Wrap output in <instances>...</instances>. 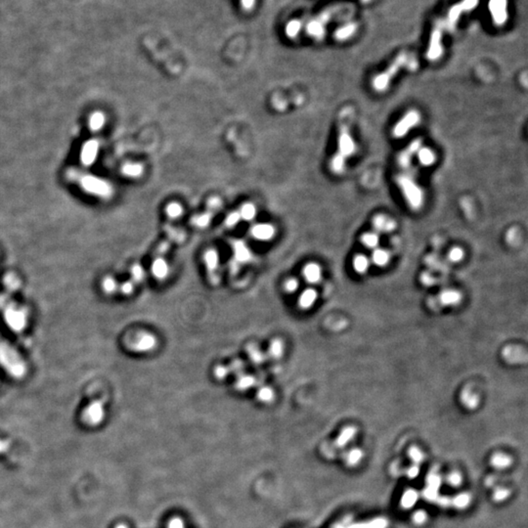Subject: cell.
I'll use <instances>...</instances> for the list:
<instances>
[{"label":"cell","instance_id":"obj_1","mask_svg":"<svg viewBox=\"0 0 528 528\" xmlns=\"http://www.w3.org/2000/svg\"><path fill=\"white\" fill-rule=\"evenodd\" d=\"M479 0H461L451 6L448 11L439 19L436 20L430 32L427 57L434 62L439 60L443 54V39L446 34L452 33L459 23L462 16L476 9Z\"/></svg>","mask_w":528,"mask_h":528},{"label":"cell","instance_id":"obj_2","mask_svg":"<svg viewBox=\"0 0 528 528\" xmlns=\"http://www.w3.org/2000/svg\"><path fill=\"white\" fill-rule=\"evenodd\" d=\"M351 11L350 6H335L313 17L292 20L286 25L285 33L289 39H294L301 34H305L310 39L321 40L325 38L327 28L332 19L341 15H350Z\"/></svg>","mask_w":528,"mask_h":528},{"label":"cell","instance_id":"obj_3","mask_svg":"<svg viewBox=\"0 0 528 528\" xmlns=\"http://www.w3.org/2000/svg\"><path fill=\"white\" fill-rule=\"evenodd\" d=\"M351 109H346L342 113L339 124L337 150L330 161V168L335 174H342L345 170L346 162L356 153V141L352 133Z\"/></svg>","mask_w":528,"mask_h":528},{"label":"cell","instance_id":"obj_4","mask_svg":"<svg viewBox=\"0 0 528 528\" xmlns=\"http://www.w3.org/2000/svg\"><path fill=\"white\" fill-rule=\"evenodd\" d=\"M395 180L410 208L413 210L420 209L425 204V194L423 188L417 181L416 171L413 165L405 168H400Z\"/></svg>","mask_w":528,"mask_h":528},{"label":"cell","instance_id":"obj_5","mask_svg":"<svg viewBox=\"0 0 528 528\" xmlns=\"http://www.w3.org/2000/svg\"><path fill=\"white\" fill-rule=\"evenodd\" d=\"M419 67L417 59L407 52H401L389 65L383 72L378 74L373 78L372 85L377 92H384L389 89L392 79L397 76L402 68L414 71Z\"/></svg>","mask_w":528,"mask_h":528},{"label":"cell","instance_id":"obj_6","mask_svg":"<svg viewBox=\"0 0 528 528\" xmlns=\"http://www.w3.org/2000/svg\"><path fill=\"white\" fill-rule=\"evenodd\" d=\"M67 177L88 194L109 199L113 196L114 190L112 185L102 178L80 171L77 168H71L67 171Z\"/></svg>","mask_w":528,"mask_h":528},{"label":"cell","instance_id":"obj_7","mask_svg":"<svg viewBox=\"0 0 528 528\" xmlns=\"http://www.w3.org/2000/svg\"><path fill=\"white\" fill-rule=\"evenodd\" d=\"M0 367L11 378L22 380L27 376L28 366L20 352L10 343L0 341Z\"/></svg>","mask_w":528,"mask_h":528},{"label":"cell","instance_id":"obj_8","mask_svg":"<svg viewBox=\"0 0 528 528\" xmlns=\"http://www.w3.org/2000/svg\"><path fill=\"white\" fill-rule=\"evenodd\" d=\"M3 319L10 329L15 332H22L28 326L29 313L26 307L11 302L5 295L0 298Z\"/></svg>","mask_w":528,"mask_h":528},{"label":"cell","instance_id":"obj_9","mask_svg":"<svg viewBox=\"0 0 528 528\" xmlns=\"http://www.w3.org/2000/svg\"><path fill=\"white\" fill-rule=\"evenodd\" d=\"M106 417V406L103 399H95L89 402L81 413V420L90 427L101 425Z\"/></svg>","mask_w":528,"mask_h":528},{"label":"cell","instance_id":"obj_10","mask_svg":"<svg viewBox=\"0 0 528 528\" xmlns=\"http://www.w3.org/2000/svg\"><path fill=\"white\" fill-rule=\"evenodd\" d=\"M421 120V116L419 111L412 109L405 113V115L395 124L392 128V136L400 139L406 136L413 128L418 127Z\"/></svg>","mask_w":528,"mask_h":528},{"label":"cell","instance_id":"obj_11","mask_svg":"<svg viewBox=\"0 0 528 528\" xmlns=\"http://www.w3.org/2000/svg\"><path fill=\"white\" fill-rule=\"evenodd\" d=\"M157 345V339L155 335L148 332H138L131 340L129 347L131 350L138 353H148L153 351Z\"/></svg>","mask_w":528,"mask_h":528},{"label":"cell","instance_id":"obj_12","mask_svg":"<svg viewBox=\"0 0 528 528\" xmlns=\"http://www.w3.org/2000/svg\"><path fill=\"white\" fill-rule=\"evenodd\" d=\"M98 151H99L98 141L94 139L86 141L81 147V151H80L81 164L85 166H91L97 157Z\"/></svg>","mask_w":528,"mask_h":528},{"label":"cell","instance_id":"obj_13","mask_svg":"<svg viewBox=\"0 0 528 528\" xmlns=\"http://www.w3.org/2000/svg\"><path fill=\"white\" fill-rule=\"evenodd\" d=\"M275 233V227L273 225L268 223L255 224L251 228V235L253 236V238L261 242H267L272 240Z\"/></svg>","mask_w":528,"mask_h":528},{"label":"cell","instance_id":"obj_14","mask_svg":"<svg viewBox=\"0 0 528 528\" xmlns=\"http://www.w3.org/2000/svg\"><path fill=\"white\" fill-rule=\"evenodd\" d=\"M507 6V0H490L489 8L496 24L502 25L506 22L508 16Z\"/></svg>","mask_w":528,"mask_h":528},{"label":"cell","instance_id":"obj_15","mask_svg":"<svg viewBox=\"0 0 528 528\" xmlns=\"http://www.w3.org/2000/svg\"><path fill=\"white\" fill-rule=\"evenodd\" d=\"M373 227L377 233H390L396 228V221L385 215H376L373 218Z\"/></svg>","mask_w":528,"mask_h":528},{"label":"cell","instance_id":"obj_16","mask_svg":"<svg viewBox=\"0 0 528 528\" xmlns=\"http://www.w3.org/2000/svg\"><path fill=\"white\" fill-rule=\"evenodd\" d=\"M303 275L307 283L316 285L322 280V269L319 264L310 262L303 267Z\"/></svg>","mask_w":528,"mask_h":528},{"label":"cell","instance_id":"obj_17","mask_svg":"<svg viewBox=\"0 0 528 528\" xmlns=\"http://www.w3.org/2000/svg\"><path fill=\"white\" fill-rule=\"evenodd\" d=\"M151 273L159 281L166 279L169 274V265L165 258L157 257L151 265Z\"/></svg>","mask_w":528,"mask_h":528},{"label":"cell","instance_id":"obj_18","mask_svg":"<svg viewBox=\"0 0 528 528\" xmlns=\"http://www.w3.org/2000/svg\"><path fill=\"white\" fill-rule=\"evenodd\" d=\"M463 295L459 291L447 289L439 293V303L443 306H456L462 302Z\"/></svg>","mask_w":528,"mask_h":528},{"label":"cell","instance_id":"obj_19","mask_svg":"<svg viewBox=\"0 0 528 528\" xmlns=\"http://www.w3.org/2000/svg\"><path fill=\"white\" fill-rule=\"evenodd\" d=\"M317 297H318V293L316 292V290H314L313 288L305 289L303 293L300 294L298 300H297V304L303 310L310 309L316 303Z\"/></svg>","mask_w":528,"mask_h":528},{"label":"cell","instance_id":"obj_20","mask_svg":"<svg viewBox=\"0 0 528 528\" xmlns=\"http://www.w3.org/2000/svg\"><path fill=\"white\" fill-rule=\"evenodd\" d=\"M460 400L462 404L469 410H474L479 405V396L471 390L465 389L461 392Z\"/></svg>","mask_w":528,"mask_h":528},{"label":"cell","instance_id":"obj_21","mask_svg":"<svg viewBox=\"0 0 528 528\" xmlns=\"http://www.w3.org/2000/svg\"><path fill=\"white\" fill-rule=\"evenodd\" d=\"M416 157L423 166H431L436 161L435 152L430 147H420L416 154Z\"/></svg>","mask_w":528,"mask_h":528},{"label":"cell","instance_id":"obj_22","mask_svg":"<svg viewBox=\"0 0 528 528\" xmlns=\"http://www.w3.org/2000/svg\"><path fill=\"white\" fill-rule=\"evenodd\" d=\"M234 251V256L238 263H245L252 258V253L248 245H245L243 242L239 241L236 242L233 245Z\"/></svg>","mask_w":528,"mask_h":528},{"label":"cell","instance_id":"obj_23","mask_svg":"<svg viewBox=\"0 0 528 528\" xmlns=\"http://www.w3.org/2000/svg\"><path fill=\"white\" fill-rule=\"evenodd\" d=\"M357 29H358V27H357L356 23H353V22L346 23L345 25H343L341 28H339L336 30L335 38L340 41L347 40L352 38L353 34H355Z\"/></svg>","mask_w":528,"mask_h":528},{"label":"cell","instance_id":"obj_24","mask_svg":"<svg viewBox=\"0 0 528 528\" xmlns=\"http://www.w3.org/2000/svg\"><path fill=\"white\" fill-rule=\"evenodd\" d=\"M391 260V253L384 249L381 248H376L372 254V262L379 266V267H384L386 266Z\"/></svg>","mask_w":528,"mask_h":528},{"label":"cell","instance_id":"obj_25","mask_svg":"<svg viewBox=\"0 0 528 528\" xmlns=\"http://www.w3.org/2000/svg\"><path fill=\"white\" fill-rule=\"evenodd\" d=\"M353 268L354 270L358 274H366L368 272L369 268H370V264L371 261L370 259L364 255V254H357L354 256L353 258Z\"/></svg>","mask_w":528,"mask_h":528},{"label":"cell","instance_id":"obj_26","mask_svg":"<svg viewBox=\"0 0 528 528\" xmlns=\"http://www.w3.org/2000/svg\"><path fill=\"white\" fill-rule=\"evenodd\" d=\"M355 433H356V429L353 428V427H347V428L343 429L342 432H341V434L338 436V438L335 441V444L338 447H340V448L344 447L354 437Z\"/></svg>","mask_w":528,"mask_h":528},{"label":"cell","instance_id":"obj_27","mask_svg":"<svg viewBox=\"0 0 528 528\" xmlns=\"http://www.w3.org/2000/svg\"><path fill=\"white\" fill-rule=\"evenodd\" d=\"M205 266L209 271H215L219 265V254L215 250H208L204 254Z\"/></svg>","mask_w":528,"mask_h":528},{"label":"cell","instance_id":"obj_28","mask_svg":"<svg viewBox=\"0 0 528 528\" xmlns=\"http://www.w3.org/2000/svg\"><path fill=\"white\" fill-rule=\"evenodd\" d=\"M388 522L385 521V519H375L371 522H367V523H358V524H353V525H345L344 522L340 523L339 525H337L335 528H384L386 526Z\"/></svg>","mask_w":528,"mask_h":528},{"label":"cell","instance_id":"obj_29","mask_svg":"<svg viewBox=\"0 0 528 528\" xmlns=\"http://www.w3.org/2000/svg\"><path fill=\"white\" fill-rule=\"evenodd\" d=\"M121 171L127 177L137 178V177H140V176L142 175V173H143V166H141L140 164L127 163L125 166H122Z\"/></svg>","mask_w":528,"mask_h":528},{"label":"cell","instance_id":"obj_30","mask_svg":"<svg viewBox=\"0 0 528 528\" xmlns=\"http://www.w3.org/2000/svg\"><path fill=\"white\" fill-rule=\"evenodd\" d=\"M118 286L119 284L113 276H106L101 282V288L106 294H114L118 292Z\"/></svg>","mask_w":528,"mask_h":528},{"label":"cell","instance_id":"obj_31","mask_svg":"<svg viewBox=\"0 0 528 528\" xmlns=\"http://www.w3.org/2000/svg\"><path fill=\"white\" fill-rule=\"evenodd\" d=\"M361 243L367 249L375 250L380 244V236L377 232H367L361 236Z\"/></svg>","mask_w":528,"mask_h":528},{"label":"cell","instance_id":"obj_32","mask_svg":"<svg viewBox=\"0 0 528 528\" xmlns=\"http://www.w3.org/2000/svg\"><path fill=\"white\" fill-rule=\"evenodd\" d=\"M284 352H285V344L284 342L279 340V339H276L273 340L270 345H269V354L270 356L274 358V359H279L283 356Z\"/></svg>","mask_w":528,"mask_h":528},{"label":"cell","instance_id":"obj_33","mask_svg":"<svg viewBox=\"0 0 528 528\" xmlns=\"http://www.w3.org/2000/svg\"><path fill=\"white\" fill-rule=\"evenodd\" d=\"M105 125V116L101 112H95L89 118V127L93 131H98Z\"/></svg>","mask_w":528,"mask_h":528},{"label":"cell","instance_id":"obj_34","mask_svg":"<svg viewBox=\"0 0 528 528\" xmlns=\"http://www.w3.org/2000/svg\"><path fill=\"white\" fill-rule=\"evenodd\" d=\"M256 397L262 403H270L275 398V392L270 386H261L256 392Z\"/></svg>","mask_w":528,"mask_h":528},{"label":"cell","instance_id":"obj_35","mask_svg":"<svg viewBox=\"0 0 528 528\" xmlns=\"http://www.w3.org/2000/svg\"><path fill=\"white\" fill-rule=\"evenodd\" d=\"M241 219H244L245 221L253 220L256 215V207L253 204H244L242 205L240 210L238 212Z\"/></svg>","mask_w":528,"mask_h":528},{"label":"cell","instance_id":"obj_36","mask_svg":"<svg viewBox=\"0 0 528 528\" xmlns=\"http://www.w3.org/2000/svg\"><path fill=\"white\" fill-rule=\"evenodd\" d=\"M254 383H255V380L252 376L244 375V376H241L236 381V388L239 391H248L254 386Z\"/></svg>","mask_w":528,"mask_h":528},{"label":"cell","instance_id":"obj_37","mask_svg":"<svg viewBox=\"0 0 528 528\" xmlns=\"http://www.w3.org/2000/svg\"><path fill=\"white\" fill-rule=\"evenodd\" d=\"M130 276H131V281L133 283L137 284L140 283L144 280L146 273H145L144 268L140 264H134L130 269Z\"/></svg>","mask_w":528,"mask_h":528},{"label":"cell","instance_id":"obj_38","mask_svg":"<svg viewBox=\"0 0 528 528\" xmlns=\"http://www.w3.org/2000/svg\"><path fill=\"white\" fill-rule=\"evenodd\" d=\"M166 215L169 217V218H172V219H176V218H179L182 214H183V207L182 205L175 202H172L170 204L166 205Z\"/></svg>","mask_w":528,"mask_h":528},{"label":"cell","instance_id":"obj_39","mask_svg":"<svg viewBox=\"0 0 528 528\" xmlns=\"http://www.w3.org/2000/svg\"><path fill=\"white\" fill-rule=\"evenodd\" d=\"M464 257H465V252L460 247L452 248L448 253V258H449L450 261H452L454 263H458L460 261H462L464 259Z\"/></svg>","mask_w":528,"mask_h":528},{"label":"cell","instance_id":"obj_40","mask_svg":"<svg viewBox=\"0 0 528 528\" xmlns=\"http://www.w3.org/2000/svg\"><path fill=\"white\" fill-rule=\"evenodd\" d=\"M418 499V495L415 491L410 490V491H407L403 497H402V501H401V504L404 508H411L417 501Z\"/></svg>","mask_w":528,"mask_h":528},{"label":"cell","instance_id":"obj_41","mask_svg":"<svg viewBox=\"0 0 528 528\" xmlns=\"http://www.w3.org/2000/svg\"><path fill=\"white\" fill-rule=\"evenodd\" d=\"M492 464L497 468H505L511 464V459L504 454H496L492 458Z\"/></svg>","mask_w":528,"mask_h":528},{"label":"cell","instance_id":"obj_42","mask_svg":"<svg viewBox=\"0 0 528 528\" xmlns=\"http://www.w3.org/2000/svg\"><path fill=\"white\" fill-rule=\"evenodd\" d=\"M135 290V283H133L131 280L125 281L124 283L118 286V292L122 293L124 295H130L132 294Z\"/></svg>","mask_w":528,"mask_h":528},{"label":"cell","instance_id":"obj_43","mask_svg":"<svg viewBox=\"0 0 528 528\" xmlns=\"http://www.w3.org/2000/svg\"><path fill=\"white\" fill-rule=\"evenodd\" d=\"M362 451L360 449H352L351 451H349L346 455V462L347 464L349 465H355L357 464L362 458Z\"/></svg>","mask_w":528,"mask_h":528},{"label":"cell","instance_id":"obj_44","mask_svg":"<svg viewBox=\"0 0 528 528\" xmlns=\"http://www.w3.org/2000/svg\"><path fill=\"white\" fill-rule=\"evenodd\" d=\"M5 284H6V287L9 288L11 291H15L19 288L21 283H20L18 277L14 276L13 274H10L5 279Z\"/></svg>","mask_w":528,"mask_h":528},{"label":"cell","instance_id":"obj_45","mask_svg":"<svg viewBox=\"0 0 528 528\" xmlns=\"http://www.w3.org/2000/svg\"><path fill=\"white\" fill-rule=\"evenodd\" d=\"M298 287H300V283H298L297 279H295V278L288 279L287 282L285 283V290L287 293H294L298 289Z\"/></svg>","mask_w":528,"mask_h":528},{"label":"cell","instance_id":"obj_46","mask_svg":"<svg viewBox=\"0 0 528 528\" xmlns=\"http://www.w3.org/2000/svg\"><path fill=\"white\" fill-rule=\"evenodd\" d=\"M240 220H241V217H240L239 213L234 212V213H231L230 215H228V216L226 217L225 224L228 227H234L235 225L239 223Z\"/></svg>","mask_w":528,"mask_h":528},{"label":"cell","instance_id":"obj_47","mask_svg":"<svg viewBox=\"0 0 528 528\" xmlns=\"http://www.w3.org/2000/svg\"><path fill=\"white\" fill-rule=\"evenodd\" d=\"M210 221V216L208 215H202L196 217L195 224L199 227H205L208 225Z\"/></svg>","mask_w":528,"mask_h":528},{"label":"cell","instance_id":"obj_48","mask_svg":"<svg viewBox=\"0 0 528 528\" xmlns=\"http://www.w3.org/2000/svg\"><path fill=\"white\" fill-rule=\"evenodd\" d=\"M228 375V369L225 366H217L215 369V376L217 379H224Z\"/></svg>","mask_w":528,"mask_h":528},{"label":"cell","instance_id":"obj_49","mask_svg":"<svg viewBox=\"0 0 528 528\" xmlns=\"http://www.w3.org/2000/svg\"><path fill=\"white\" fill-rule=\"evenodd\" d=\"M409 454H410L411 458L418 463H420V461L423 460V453L420 452V449H418L416 447L411 448Z\"/></svg>","mask_w":528,"mask_h":528},{"label":"cell","instance_id":"obj_50","mask_svg":"<svg viewBox=\"0 0 528 528\" xmlns=\"http://www.w3.org/2000/svg\"><path fill=\"white\" fill-rule=\"evenodd\" d=\"M420 280H421L423 284H425V285H427V286H431V285H433L434 282H435L434 277H433V276H431V275H430V273H428V272H425V273L421 274V276H420Z\"/></svg>","mask_w":528,"mask_h":528},{"label":"cell","instance_id":"obj_51","mask_svg":"<svg viewBox=\"0 0 528 528\" xmlns=\"http://www.w3.org/2000/svg\"><path fill=\"white\" fill-rule=\"evenodd\" d=\"M255 1L256 0H240V3H241V7L244 10V11H250V10L253 9L255 5Z\"/></svg>","mask_w":528,"mask_h":528},{"label":"cell","instance_id":"obj_52","mask_svg":"<svg viewBox=\"0 0 528 528\" xmlns=\"http://www.w3.org/2000/svg\"><path fill=\"white\" fill-rule=\"evenodd\" d=\"M448 481H449V483L450 484H451V485H454V486H458V485H460V484H461V481H462V479H461V477H460L458 473L454 472V473L450 474L449 479H448Z\"/></svg>","mask_w":528,"mask_h":528},{"label":"cell","instance_id":"obj_53","mask_svg":"<svg viewBox=\"0 0 528 528\" xmlns=\"http://www.w3.org/2000/svg\"><path fill=\"white\" fill-rule=\"evenodd\" d=\"M469 498L467 495H462L459 496L457 500H456V505L458 507H465L469 504Z\"/></svg>","mask_w":528,"mask_h":528},{"label":"cell","instance_id":"obj_54","mask_svg":"<svg viewBox=\"0 0 528 528\" xmlns=\"http://www.w3.org/2000/svg\"><path fill=\"white\" fill-rule=\"evenodd\" d=\"M426 518H427V516H426V514L424 512H417L415 514V516H414V521L420 524V523L426 521Z\"/></svg>","mask_w":528,"mask_h":528},{"label":"cell","instance_id":"obj_55","mask_svg":"<svg viewBox=\"0 0 528 528\" xmlns=\"http://www.w3.org/2000/svg\"><path fill=\"white\" fill-rule=\"evenodd\" d=\"M10 448V442L8 440L0 439V454L7 452Z\"/></svg>","mask_w":528,"mask_h":528},{"label":"cell","instance_id":"obj_56","mask_svg":"<svg viewBox=\"0 0 528 528\" xmlns=\"http://www.w3.org/2000/svg\"><path fill=\"white\" fill-rule=\"evenodd\" d=\"M507 496H508V493L506 492V490H498L495 494V499L501 501V500H504Z\"/></svg>","mask_w":528,"mask_h":528},{"label":"cell","instance_id":"obj_57","mask_svg":"<svg viewBox=\"0 0 528 528\" xmlns=\"http://www.w3.org/2000/svg\"><path fill=\"white\" fill-rule=\"evenodd\" d=\"M116 528H127V526L124 525V524H120V525H118V526H117Z\"/></svg>","mask_w":528,"mask_h":528},{"label":"cell","instance_id":"obj_58","mask_svg":"<svg viewBox=\"0 0 528 528\" xmlns=\"http://www.w3.org/2000/svg\"><path fill=\"white\" fill-rule=\"evenodd\" d=\"M365 1H366V0H365Z\"/></svg>","mask_w":528,"mask_h":528}]
</instances>
